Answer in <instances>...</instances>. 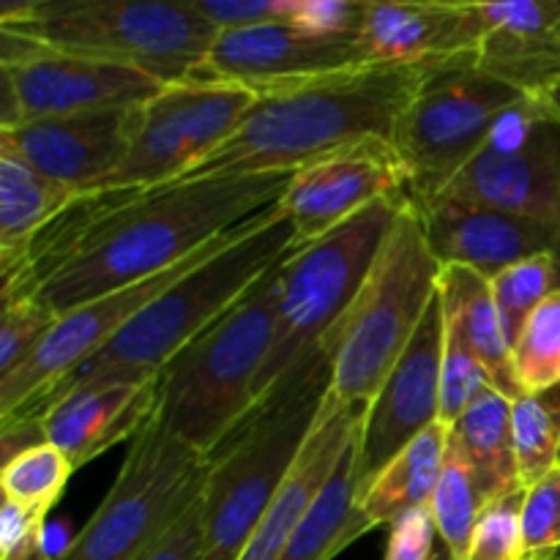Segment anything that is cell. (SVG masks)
<instances>
[{"instance_id": "cell-26", "label": "cell", "mask_w": 560, "mask_h": 560, "mask_svg": "<svg viewBox=\"0 0 560 560\" xmlns=\"http://www.w3.org/2000/svg\"><path fill=\"white\" fill-rule=\"evenodd\" d=\"M448 432L443 424H432L361 492L359 509L372 528H392L405 514L430 506L446 463Z\"/></svg>"}, {"instance_id": "cell-31", "label": "cell", "mask_w": 560, "mask_h": 560, "mask_svg": "<svg viewBox=\"0 0 560 560\" xmlns=\"http://www.w3.org/2000/svg\"><path fill=\"white\" fill-rule=\"evenodd\" d=\"M512 361L523 394L560 388V290L530 312L514 339Z\"/></svg>"}, {"instance_id": "cell-20", "label": "cell", "mask_w": 560, "mask_h": 560, "mask_svg": "<svg viewBox=\"0 0 560 560\" xmlns=\"http://www.w3.org/2000/svg\"><path fill=\"white\" fill-rule=\"evenodd\" d=\"M479 31L476 63L530 98L560 77V0L468 3Z\"/></svg>"}, {"instance_id": "cell-16", "label": "cell", "mask_w": 560, "mask_h": 560, "mask_svg": "<svg viewBox=\"0 0 560 560\" xmlns=\"http://www.w3.org/2000/svg\"><path fill=\"white\" fill-rule=\"evenodd\" d=\"M443 350L446 323L438 293L402 359L383 381L375 399L366 405L359 438V495L397 454L438 424Z\"/></svg>"}, {"instance_id": "cell-29", "label": "cell", "mask_w": 560, "mask_h": 560, "mask_svg": "<svg viewBox=\"0 0 560 560\" xmlns=\"http://www.w3.org/2000/svg\"><path fill=\"white\" fill-rule=\"evenodd\" d=\"M485 506L487 503L481 498L479 485H476L474 468H470L457 438L448 432L446 463H443V474L430 501V509L432 517H435L438 539L452 552L454 560H463L465 552H468L470 536H474Z\"/></svg>"}, {"instance_id": "cell-43", "label": "cell", "mask_w": 560, "mask_h": 560, "mask_svg": "<svg viewBox=\"0 0 560 560\" xmlns=\"http://www.w3.org/2000/svg\"><path fill=\"white\" fill-rule=\"evenodd\" d=\"M47 443V430H44L42 413H22L0 421V459L11 463L16 454L27 452Z\"/></svg>"}, {"instance_id": "cell-10", "label": "cell", "mask_w": 560, "mask_h": 560, "mask_svg": "<svg viewBox=\"0 0 560 560\" xmlns=\"http://www.w3.org/2000/svg\"><path fill=\"white\" fill-rule=\"evenodd\" d=\"M211 459L148 421L85 528L55 560H137L197 498Z\"/></svg>"}, {"instance_id": "cell-32", "label": "cell", "mask_w": 560, "mask_h": 560, "mask_svg": "<svg viewBox=\"0 0 560 560\" xmlns=\"http://www.w3.org/2000/svg\"><path fill=\"white\" fill-rule=\"evenodd\" d=\"M71 474H74L71 463L52 443L27 448L0 470L3 501L16 503L36 517L47 520V514L52 512V506L66 492Z\"/></svg>"}, {"instance_id": "cell-40", "label": "cell", "mask_w": 560, "mask_h": 560, "mask_svg": "<svg viewBox=\"0 0 560 560\" xmlns=\"http://www.w3.org/2000/svg\"><path fill=\"white\" fill-rule=\"evenodd\" d=\"M438 550V528L430 506L405 514L388 528L383 560H432Z\"/></svg>"}, {"instance_id": "cell-3", "label": "cell", "mask_w": 560, "mask_h": 560, "mask_svg": "<svg viewBox=\"0 0 560 560\" xmlns=\"http://www.w3.org/2000/svg\"><path fill=\"white\" fill-rule=\"evenodd\" d=\"M299 246L293 224L279 202L257 213L235 230L222 249L213 252L206 262L191 268L186 277L159 293L140 315L131 317L109 339V345H104L91 361H85L74 375L66 377L44 402L27 413H42L52 399L71 388L104 381L156 377L191 339L200 337L211 323L233 310L257 279L266 277Z\"/></svg>"}, {"instance_id": "cell-45", "label": "cell", "mask_w": 560, "mask_h": 560, "mask_svg": "<svg viewBox=\"0 0 560 560\" xmlns=\"http://www.w3.org/2000/svg\"><path fill=\"white\" fill-rule=\"evenodd\" d=\"M14 560H55V558L49 556L47 550H44V545H38V547H33V550L22 552V556L14 558Z\"/></svg>"}, {"instance_id": "cell-18", "label": "cell", "mask_w": 560, "mask_h": 560, "mask_svg": "<svg viewBox=\"0 0 560 560\" xmlns=\"http://www.w3.org/2000/svg\"><path fill=\"white\" fill-rule=\"evenodd\" d=\"M402 191H408V178L394 145L370 140L293 173L279 206L293 224L295 241L306 246L342 228L372 202Z\"/></svg>"}, {"instance_id": "cell-37", "label": "cell", "mask_w": 560, "mask_h": 560, "mask_svg": "<svg viewBox=\"0 0 560 560\" xmlns=\"http://www.w3.org/2000/svg\"><path fill=\"white\" fill-rule=\"evenodd\" d=\"M520 525L525 560L550 558L560 550V465L525 487Z\"/></svg>"}, {"instance_id": "cell-35", "label": "cell", "mask_w": 560, "mask_h": 560, "mask_svg": "<svg viewBox=\"0 0 560 560\" xmlns=\"http://www.w3.org/2000/svg\"><path fill=\"white\" fill-rule=\"evenodd\" d=\"M495 388L490 372L481 361L465 348L459 339L446 334V350H443V375H441V413L438 424L454 430L457 421L468 413L470 405L485 392Z\"/></svg>"}, {"instance_id": "cell-12", "label": "cell", "mask_w": 560, "mask_h": 560, "mask_svg": "<svg viewBox=\"0 0 560 560\" xmlns=\"http://www.w3.org/2000/svg\"><path fill=\"white\" fill-rule=\"evenodd\" d=\"M0 71H3V120L58 118L93 109L140 107L151 102L164 82L131 66L88 55L60 52L31 38L0 31Z\"/></svg>"}, {"instance_id": "cell-21", "label": "cell", "mask_w": 560, "mask_h": 560, "mask_svg": "<svg viewBox=\"0 0 560 560\" xmlns=\"http://www.w3.org/2000/svg\"><path fill=\"white\" fill-rule=\"evenodd\" d=\"M364 413L366 405H345L331 392L326 394L315 427H312L293 470L279 487L277 498L268 506L262 523L257 525L241 560H279L290 536L304 523L320 492L326 490L339 459L359 438Z\"/></svg>"}, {"instance_id": "cell-41", "label": "cell", "mask_w": 560, "mask_h": 560, "mask_svg": "<svg viewBox=\"0 0 560 560\" xmlns=\"http://www.w3.org/2000/svg\"><path fill=\"white\" fill-rule=\"evenodd\" d=\"M200 498L137 560H202L206 541H202Z\"/></svg>"}, {"instance_id": "cell-13", "label": "cell", "mask_w": 560, "mask_h": 560, "mask_svg": "<svg viewBox=\"0 0 560 560\" xmlns=\"http://www.w3.org/2000/svg\"><path fill=\"white\" fill-rule=\"evenodd\" d=\"M441 197L520 213L560 233V120L539 98L514 109Z\"/></svg>"}, {"instance_id": "cell-9", "label": "cell", "mask_w": 560, "mask_h": 560, "mask_svg": "<svg viewBox=\"0 0 560 560\" xmlns=\"http://www.w3.org/2000/svg\"><path fill=\"white\" fill-rule=\"evenodd\" d=\"M528 102V93L481 69L476 55L424 66L392 137L410 197L419 206L438 200L498 126Z\"/></svg>"}, {"instance_id": "cell-6", "label": "cell", "mask_w": 560, "mask_h": 560, "mask_svg": "<svg viewBox=\"0 0 560 560\" xmlns=\"http://www.w3.org/2000/svg\"><path fill=\"white\" fill-rule=\"evenodd\" d=\"M443 262L427 241L419 206L399 211L359 295L326 342L331 386L345 405H370L438 299Z\"/></svg>"}, {"instance_id": "cell-2", "label": "cell", "mask_w": 560, "mask_h": 560, "mask_svg": "<svg viewBox=\"0 0 560 560\" xmlns=\"http://www.w3.org/2000/svg\"><path fill=\"white\" fill-rule=\"evenodd\" d=\"M421 71L424 66L370 63L260 91L238 131L189 178L299 173L361 142H392Z\"/></svg>"}, {"instance_id": "cell-17", "label": "cell", "mask_w": 560, "mask_h": 560, "mask_svg": "<svg viewBox=\"0 0 560 560\" xmlns=\"http://www.w3.org/2000/svg\"><path fill=\"white\" fill-rule=\"evenodd\" d=\"M140 107L93 109L58 118L0 126V140L22 153L42 175L77 197L102 191L120 167L140 124Z\"/></svg>"}, {"instance_id": "cell-24", "label": "cell", "mask_w": 560, "mask_h": 560, "mask_svg": "<svg viewBox=\"0 0 560 560\" xmlns=\"http://www.w3.org/2000/svg\"><path fill=\"white\" fill-rule=\"evenodd\" d=\"M438 293L448 337L459 339L481 361L498 392L517 399L523 392L514 377L512 339L503 326L490 279L474 268L443 266Z\"/></svg>"}, {"instance_id": "cell-22", "label": "cell", "mask_w": 560, "mask_h": 560, "mask_svg": "<svg viewBox=\"0 0 560 560\" xmlns=\"http://www.w3.org/2000/svg\"><path fill=\"white\" fill-rule=\"evenodd\" d=\"M153 413L156 377L71 388L42 410L47 443L60 448L74 470L102 457L115 443L135 441Z\"/></svg>"}, {"instance_id": "cell-5", "label": "cell", "mask_w": 560, "mask_h": 560, "mask_svg": "<svg viewBox=\"0 0 560 560\" xmlns=\"http://www.w3.org/2000/svg\"><path fill=\"white\" fill-rule=\"evenodd\" d=\"M284 260L156 375L153 419L202 457L211 459L255 413V386L273 342Z\"/></svg>"}, {"instance_id": "cell-47", "label": "cell", "mask_w": 560, "mask_h": 560, "mask_svg": "<svg viewBox=\"0 0 560 560\" xmlns=\"http://www.w3.org/2000/svg\"><path fill=\"white\" fill-rule=\"evenodd\" d=\"M541 560H560V550L556 552V556H550V558H541Z\"/></svg>"}, {"instance_id": "cell-4", "label": "cell", "mask_w": 560, "mask_h": 560, "mask_svg": "<svg viewBox=\"0 0 560 560\" xmlns=\"http://www.w3.org/2000/svg\"><path fill=\"white\" fill-rule=\"evenodd\" d=\"M410 191L383 197L334 233L284 260L273 342L255 386V410L268 408L326 370V342L359 295Z\"/></svg>"}, {"instance_id": "cell-33", "label": "cell", "mask_w": 560, "mask_h": 560, "mask_svg": "<svg viewBox=\"0 0 560 560\" xmlns=\"http://www.w3.org/2000/svg\"><path fill=\"white\" fill-rule=\"evenodd\" d=\"M492 295L501 310L503 326L509 339H517L520 328L530 317V312L560 290V257L558 255H536L523 262L503 268L501 273L490 279Z\"/></svg>"}, {"instance_id": "cell-25", "label": "cell", "mask_w": 560, "mask_h": 560, "mask_svg": "<svg viewBox=\"0 0 560 560\" xmlns=\"http://www.w3.org/2000/svg\"><path fill=\"white\" fill-rule=\"evenodd\" d=\"M77 200L74 191L49 180L0 140V273L14 271L38 235Z\"/></svg>"}, {"instance_id": "cell-30", "label": "cell", "mask_w": 560, "mask_h": 560, "mask_svg": "<svg viewBox=\"0 0 560 560\" xmlns=\"http://www.w3.org/2000/svg\"><path fill=\"white\" fill-rule=\"evenodd\" d=\"M520 485L530 487L560 465V388L512 399Z\"/></svg>"}, {"instance_id": "cell-34", "label": "cell", "mask_w": 560, "mask_h": 560, "mask_svg": "<svg viewBox=\"0 0 560 560\" xmlns=\"http://www.w3.org/2000/svg\"><path fill=\"white\" fill-rule=\"evenodd\" d=\"M523 498L525 487H514L506 495L487 503L463 560H525L520 525Z\"/></svg>"}, {"instance_id": "cell-11", "label": "cell", "mask_w": 560, "mask_h": 560, "mask_svg": "<svg viewBox=\"0 0 560 560\" xmlns=\"http://www.w3.org/2000/svg\"><path fill=\"white\" fill-rule=\"evenodd\" d=\"M260 93L228 82L184 80L142 104L129 153L102 191L153 189L189 178L238 131Z\"/></svg>"}, {"instance_id": "cell-38", "label": "cell", "mask_w": 560, "mask_h": 560, "mask_svg": "<svg viewBox=\"0 0 560 560\" xmlns=\"http://www.w3.org/2000/svg\"><path fill=\"white\" fill-rule=\"evenodd\" d=\"M189 5L217 33L290 22L293 14V0H189Z\"/></svg>"}, {"instance_id": "cell-46", "label": "cell", "mask_w": 560, "mask_h": 560, "mask_svg": "<svg viewBox=\"0 0 560 560\" xmlns=\"http://www.w3.org/2000/svg\"><path fill=\"white\" fill-rule=\"evenodd\" d=\"M432 560H454V556L446 550V547L438 545V550H435V556H432Z\"/></svg>"}, {"instance_id": "cell-27", "label": "cell", "mask_w": 560, "mask_h": 560, "mask_svg": "<svg viewBox=\"0 0 560 560\" xmlns=\"http://www.w3.org/2000/svg\"><path fill=\"white\" fill-rule=\"evenodd\" d=\"M359 438L339 459L326 490L290 536L279 560H334L361 536L375 530L359 509Z\"/></svg>"}, {"instance_id": "cell-19", "label": "cell", "mask_w": 560, "mask_h": 560, "mask_svg": "<svg viewBox=\"0 0 560 560\" xmlns=\"http://www.w3.org/2000/svg\"><path fill=\"white\" fill-rule=\"evenodd\" d=\"M416 202V200H413ZM419 206V202H416ZM427 241L443 266H465L492 279L536 255L560 257V233L520 213L479 202L438 200L419 206Z\"/></svg>"}, {"instance_id": "cell-1", "label": "cell", "mask_w": 560, "mask_h": 560, "mask_svg": "<svg viewBox=\"0 0 560 560\" xmlns=\"http://www.w3.org/2000/svg\"><path fill=\"white\" fill-rule=\"evenodd\" d=\"M290 178L293 173L202 175L80 197L3 273L0 299L27 295L63 315L145 282L277 206Z\"/></svg>"}, {"instance_id": "cell-42", "label": "cell", "mask_w": 560, "mask_h": 560, "mask_svg": "<svg viewBox=\"0 0 560 560\" xmlns=\"http://www.w3.org/2000/svg\"><path fill=\"white\" fill-rule=\"evenodd\" d=\"M42 530V517L16 506V503L3 501V512H0V560H14L22 552L44 545Z\"/></svg>"}, {"instance_id": "cell-15", "label": "cell", "mask_w": 560, "mask_h": 560, "mask_svg": "<svg viewBox=\"0 0 560 560\" xmlns=\"http://www.w3.org/2000/svg\"><path fill=\"white\" fill-rule=\"evenodd\" d=\"M370 55L353 36H320L290 22L219 31L200 69L189 80L228 82L252 91L320 80L370 66Z\"/></svg>"}, {"instance_id": "cell-23", "label": "cell", "mask_w": 560, "mask_h": 560, "mask_svg": "<svg viewBox=\"0 0 560 560\" xmlns=\"http://www.w3.org/2000/svg\"><path fill=\"white\" fill-rule=\"evenodd\" d=\"M359 38L372 63L432 66L479 49V31L468 3L364 0Z\"/></svg>"}, {"instance_id": "cell-8", "label": "cell", "mask_w": 560, "mask_h": 560, "mask_svg": "<svg viewBox=\"0 0 560 560\" xmlns=\"http://www.w3.org/2000/svg\"><path fill=\"white\" fill-rule=\"evenodd\" d=\"M328 386L326 366L284 399L255 410L213 454L200 498L202 560L244 556L315 427Z\"/></svg>"}, {"instance_id": "cell-39", "label": "cell", "mask_w": 560, "mask_h": 560, "mask_svg": "<svg viewBox=\"0 0 560 560\" xmlns=\"http://www.w3.org/2000/svg\"><path fill=\"white\" fill-rule=\"evenodd\" d=\"M364 0H293L290 25L320 36H353L361 31Z\"/></svg>"}, {"instance_id": "cell-7", "label": "cell", "mask_w": 560, "mask_h": 560, "mask_svg": "<svg viewBox=\"0 0 560 560\" xmlns=\"http://www.w3.org/2000/svg\"><path fill=\"white\" fill-rule=\"evenodd\" d=\"M0 31L60 52L113 60L184 82L200 69L217 31L186 3L167 0H27L0 5Z\"/></svg>"}, {"instance_id": "cell-14", "label": "cell", "mask_w": 560, "mask_h": 560, "mask_svg": "<svg viewBox=\"0 0 560 560\" xmlns=\"http://www.w3.org/2000/svg\"><path fill=\"white\" fill-rule=\"evenodd\" d=\"M238 230V228H235ZM235 230L228 235L208 244L206 249L197 252L189 260L178 262L170 271L159 273V277L137 282L131 288L115 290V293L93 299L88 304L74 306V310L58 315L55 326L49 328L47 337L42 339L31 359L25 364L16 366L11 375L0 377V421L11 419V416L27 413L36 408L38 402L49 397L60 383L69 375H74L85 361H91L109 339L126 326L135 315H140L159 293L178 282L180 277L206 262L213 252L222 249Z\"/></svg>"}, {"instance_id": "cell-36", "label": "cell", "mask_w": 560, "mask_h": 560, "mask_svg": "<svg viewBox=\"0 0 560 560\" xmlns=\"http://www.w3.org/2000/svg\"><path fill=\"white\" fill-rule=\"evenodd\" d=\"M3 320H0V377L11 375L31 359L42 345L58 315L27 295H3Z\"/></svg>"}, {"instance_id": "cell-28", "label": "cell", "mask_w": 560, "mask_h": 560, "mask_svg": "<svg viewBox=\"0 0 560 560\" xmlns=\"http://www.w3.org/2000/svg\"><path fill=\"white\" fill-rule=\"evenodd\" d=\"M457 443L463 446L470 468H474L476 485H479L485 503L506 495L520 485L517 454H514L512 432V399L498 388L481 394L468 413L457 421L452 430Z\"/></svg>"}, {"instance_id": "cell-44", "label": "cell", "mask_w": 560, "mask_h": 560, "mask_svg": "<svg viewBox=\"0 0 560 560\" xmlns=\"http://www.w3.org/2000/svg\"><path fill=\"white\" fill-rule=\"evenodd\" d=\"M539 102L545 104V109L552 115V118L560 120V77L550 88H547V93L539 98Z\"/></svg>"}]
</instances>
